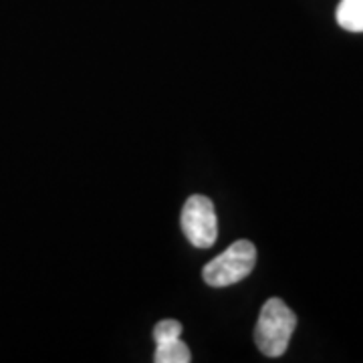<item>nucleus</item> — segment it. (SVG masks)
<instances>
[{
	"label": "nucleus",
	"mask_w": 363,
	"mask_h": 363,
	"mask_svg": "<svg viewBox=\"0 0 363 363\" xmlns=\"http://www.w3.org/2000/svg\"><path fill=\"white\" fill-rule=\"evenodd\" d=\"M297 327L295 313L286 307L283 298H269L259 315V323L255 329L257 347L267 357H281L289 347L291 335Z\"/></svg>",
	"instance_id": "1"
},
{
	"label": "nucleus",
	"mask_w": 363,
	"mask_h": 363,
	"mask_svg": "<svg viewBox=\"0 0 363 363\" xmlns=\"http://www.w3.org/2000/svg\"><path fill=\"white\" fill-rule=\"evenodd\" d=\"M192 359L188 345L180 337H166L156 341V363H188Z\"/></svg>",
	"instance_id": "4"
},
{
	"label": "nucleus",
	"mask_w": 363,
	"mask_h": 363,
	"mask_svg": "<svg viewBox=\"0 0 363 363\" xmlns=\"http://www.w3.org/2000/svg\"><path fill=\"white\" fill-rule=\"evenodd\" d=\"M257 264V248L248 240H236L233 247H228L222 255L214 260H210L202 277L206 285L214 289L230 286L247 279Z\"/></svg>",
	"instance_id": "2"
},
{
	"label": "nucleus",
	"mask_w": 363,
	"mask_h": 363,
	"mask_svg": "<svg viewBox=\"0 0 363 363\" xmlns=\"http://www.w3.org/2000/svg\"><path fill=\"white\" fill-rule=\"evenodd\" d=\"M337 23L350 33H363V0H341L337 6Z\"/></svg>",
	"instance_id": "5"
},
{
	"label": "nucleus",
	"mask_w": 363,
	"mask_h": 363,
	"mask_svg": "<svg viewBox=\"0 0 363 363\" xmlns=\"http://www.w3.org/2000/svg\"><path fill=\"white\" fill-rule=\"evenodd\" d=\"M182 335V323L176 319H164L156 325L154 329V339H166V337H180Z\"/></svg>",
	"instance_id": "6"
},
{
	"label": "nucleus",
	"mask_w": 363,
	"mask_h": 363,
	"mask_svg": "<svg viewBox=\"0 0 363 363\" xmlns=\"http://www.w3.org/2000/svg\"><path fill=\"white\" fill-rule=\"evenodd\" d=\"M182 230L198 248H210L218 238V218L212 200L206 196H190L182 208Z\"/></svg>",
	"instance_id": "3"
}]
</instances>
